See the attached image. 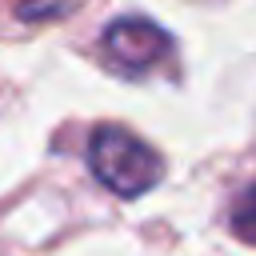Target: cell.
<instances>
[{"instance_id":"obj_3","label":"cell","mask_w":256,"mask_h":256,"mask_svg":"<svg viewBox=\"0 0 256 256\" xmlns=\"http://www.w3.org/2000/svg\"><path fill=\"white\" fill-rule=\"evenodd\" d=\"M228 224H232V232H236L244 244H256V184H248V188L236 196Z\"/></svg>"},{"instance_id":"obj_1","label":"cell","mask_w":256,"mask_h":256,"mask_svg":"<svg viewBox=\"0 0 256 256\" xmlns=\"http://www.w3.org/2000/svg\"><path fill=\"white\" fill-rule=\"evenodd\" d=\"M88 164H92V176L132 200V196H144L152 192L160 180H164V160L152 144H144L140 136H132L128 128H116V124H104L92 132L88 140Z\"/></svg>"},{"instance_id":"obj_2","label":"cell","mask_w":256,"mask_h":256,"mask_svg":"<svg viewBox=\"0 0 256 256\" xmlns=\"http://www.w3.org/2000/svg\"><path fill=\"white\" fill-rule=\"evenodd\" d=\"M104 52H108V64L116 72L144 76L148 68H156L172 52V40L160 24H152L144 16H120L104 28Z\"/></svg>"},{"instance_id":"obj_4","label":"cell","mask_w":256,"mask_h":256,"mask_svg":"<svg viewBox=\"0 0 256 256\" xmlns=\"http://www.w3.org/2000/svg\"><path fill=\"white\" fill-rule=\"evenodd\" d=\"M84 0H20V20H60Z\"/></svg>"}]
</instances>
